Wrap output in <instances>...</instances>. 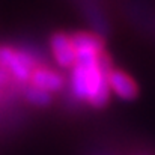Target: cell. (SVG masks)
<instances>
[{"label":"cell","mask_w":155,"mask_h":155,"mask_svg":"<svg viewBox=\"0 0 155 155\" xmlns=\"http://www.w3.org/2000/svg\"><path fill=\"white\" fill-rule=\"evenodd\" d=\"M75 59L66 71V83L75 100L92 108H103L111 94L108 89V74L113 68L104 39L87 30L71 32Z\"/></svg>","instance_id":"cell-1"},{"label":"cell","mask_w":155,"mask_h":155,"mask_svg":"<svg viewBox=\"0 0 155 155\" xmlns=\"http://www.w3.org/2000/svg\"><path fill=\"white\" fill-rule=\"evenodd\" d=\"M108 89L111 97H117L122 100H134L139 95V84L130 75L120 68L113 66L108 74Z\"/></svg>","instance_id":"cell-2"}]
</instances>
